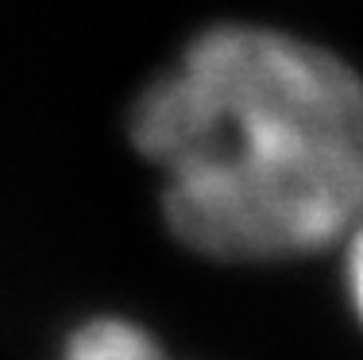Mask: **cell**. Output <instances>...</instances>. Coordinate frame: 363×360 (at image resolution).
<instances>
[{
	"label": "cell",
	"instance_id": "7a4b0ae2",
	"mask_svg": "<svg viewBox=\"0 0 363 360\" xmlns=\"http://www.w3.org/2000/svg\"><path fill=\"white\" fill-rule=\"evenodd\" d=\"M62 360H167L159 345L124 318H97L70 337Z\"/></svg>",
	"mask_w": 363,
	"mask_h": 360
},
{
	"label": "cell",
	"instance_id": "6da1fadb",
	"mask_svg": "<svg viewBox=\"0 0 363 360\" xmlns=\"http://www.w3.org/2000/svg\"><path fill=\"white\" fill-rule=\"evenodd\" d=\"M132 140L170 233L213 260H294L363 221V78L286 31L197 36L140 93Z\"/></svg>",
	"mask_w": 363,
	"mask_h": 360
},
{
	"label": "cell",
	"instance_id": "3957f363",
	"mask_svg": "<svg viewBox=\"0 0 363 360\" xmlns=\"http://www.w3.org/2000/svg\"><path fill=\"white\" fill-rule=\"evenodd\" d=\"M348 290H352V302H356V314L363 322V221L348 236Z\"/></svg>",
	"mask_w": 363,
	"mask_h": 360
}]
</instances>
